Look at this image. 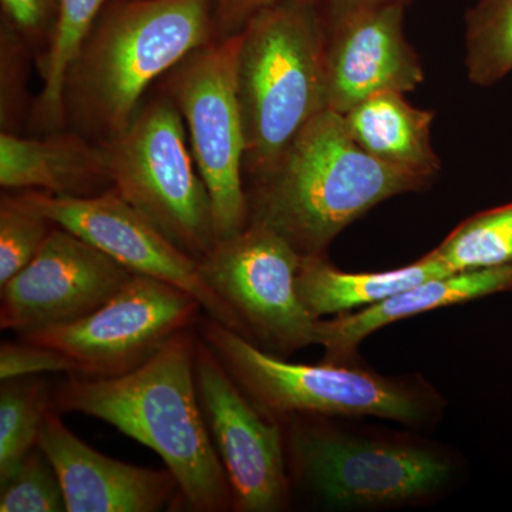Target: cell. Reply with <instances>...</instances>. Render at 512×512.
I'll return each mask as SVG.
<instances>
[{"label":"cell","mask_w":512,"mask_h":512,"mask_svg":"<svg viewBox=\"0 0 512 512\" xmlns=\"http://www.w3.org/2000/svg\"><path fill=\"white\" fill-rule=\"evenodd\" d=\"M453 274L431 252L402 268L384 272H345L326 255L302 256L296 291L313 318L365 309L436 276Z\"/></svg>","instance_id":"cell-19"},{"label":"cell","mask_w":512,"mask_h":512,"mask_svg":"<svg viewBox=\"0 0 512 512\" xmlns=\"http://www.w3.org/2000/svg\"><path fill=\"white\" fill-rule=\"evenodd\" d=\"M195 379L212 443L227 474L232 510L279 512L291 503L284 427L249 400L201 336Z\"/></svg>","instance_id":"cell-12"},{"label":"cell","mask_w":512,"mask_h":512,"mask_svg":"<svg viewBox=\"0 0 512 512\" xmlns=\"http://www.w3.org/2000/svg\"><path fill=\"white\" fill-rule=\"evenodd\" d=\"M302 255L274 229L249 224L200 261L207 284L237 313L247 338L286 357L316 345L319 319L306 311L296 275Z\"/></svg>","instance_id":"cell-9"},{"label":"cell","mask_w":512,"mask_h":512,"mask_svg":"<svg viewBox=\"0 0 512 512\" xmlns=\"http://www.w3.org/2000/svg\"><path fill=\"white\" fill-rule=\"evenodd\" d=\"M211 0H126L90 33L66 96L80 119L116 136L148 86L211 42Z\"/></svg>","instance_id":"cell-6"},{"label":"cell","mask_w":512,"mask_h":512,"mask_svg":"<svg viewBox=\"0 0 512 512\" xmlns=\"http://www.w3.org/2000/svg\"><path fill=\"white\" fill-rule=\"evenodd\" d=\"M201 303L177 286L133 274L113 298L74 322L22 340L59 350L87 377L126 375L200 320Z\"/></svg>","instance_id":"cell-10"},{"label":"cell","mask_w":512,"mask_h":512,"mask_svg":"<svg viewBox=\"0 0 512 512\" xmlns=\"http://www.w3.org/2000/svg\"><path fill=\"white\" fill-rule=\"evenodd\" d=\"M0 488L2 512L66 511V498L59 476L39 447L30 451L15 476Z\"/></svg>","instance_id":"cell-25"},{"label":"cell","mask_w":512,"mask_h":512,"mask_svg":"<svg viewBox=\"0 0 512 512\" xmlns=\"http://www.w3.org/2000/svg\"><path fill=\"white\" fill-rule=\"evenodd\" d=\"M404 94H373L343 117L350 136L367 154L431 181L440 170L431 147L434 114L412 106Z\"/></svg>","instance_id":"cell-18"},{"label":"cell","mask_w":512,"mask_h":512,"mask_svg":"<svg viewBox=\"0 0 512 512\" xmlns=\"http://www.w3.org/2000/svg\"><path fill=\"white\" fill-rule=\"evenodd\" d=\"M406 5L372 6L330 18L326 37V109L346 114L382 92L423 83L419 55L404 36Z\"/></svg>","instance_id":"cell-14"},{"label":"cell","mask_w":512,"mask_h":512,"mask_svg":"<svg viewBox=\"0 0 512 512\" xmlns=\"http://www.w3.org/2000/svg\"><path fill=\"white\" fill-rule=\"evenodd\" d=\"M198 332L249 400L278 421L301 414L377 417L421 431L436 427L446 412L443 394L417 373L384 376L362 365L288 362L210 316Z\"/></svg>","instance_id":"cell-4"},{"label":"cell","mask_w":512,"mask_h":512,"mask_svg":"<svg viewBox=\"0 0 512 512\" xmlns=\"http://www.w3.org/2000/svg\"><path fill=\"white\" fill-rule=\"evenodd\" d=\"M241 33L238 92L245 168L258 180L326 110V18L319 0H276Z\"/></svg>","instance_id":"cell-5"},{"label":"cell","mask_w":512,"mask_h":512,"mask_svg":"<svg viewBox=\"0 0 512 512\" xmlns=\"http://www.w3.org/2000/svg\"><path fill=\"white\" fill-rule=\"evenodd\" d=\"M16 197L52 224L111 256L131 274L151 276L190 293L211 319L247 338L237 313L205 281L200 261L165 237L114 188L84 197L36 190Z\"/></svg>","instance_id":"cell-11"},{"label":"cell","mask_w":512,"mask_h":512,"mask_svg":"<svg viewBox=\"0 0 512 512\" xmlns=\"http://www.w3.org/2000/svg\"><path fill=\"white\" fill-rule=\"evenodd\" d=\"M50 407L37 447L55 467L67 512H156L180 495L170 470H151L104 456L67 429Z\"/></svg>","instance_id":"cell-15"},{"label":"cell","mask_w":512,"mask_h":512,"mask_svg":"<svg viewBox=\"0 0 512 512\" xmlns=\"http://www.w3.org/2000/svg\"><path fill=\"white\" fill-rule=\"evenodd\" d=\"M77 373L76 363L59 350L26 342H3L0 346V379H16L42 373Z\"/></svg>","instance_id":"cell-26"},{"label":"cell","mask_w":512,"mask_h":512,"mask_svg":"<svg viewBox=\"0 0 512 512\" xmlns=\"http://www.w3.org/2000/svg\"><path fill=\"white\" fill-rule=\"evenodd\" d=\"M430 252L450 272L512 268V202L467 218Z\"/></svg>","instance_id":"cell-22"},{"label":"cell","mask_w":512,"mask_h":512,"mask_svg":"<svg viewBox=\"0 0 512 512\" xmlns=\"http://www.w3.org/2000/svg\"><path fill=\"white\" fill-rule=\"evenodd\" d=\"M320 5H328L329 19L338 16L340 13L350 12V10L372 8V6L390 5V3H400L407 5L410 0H319Z\"/></svg>","instance_id":"cell-29"},{"label":"cell","mask_w":512,"mask_h":512,"mask_svg":"<svg viewBox=\"0 0 512 512\" xmlns=\"http://www.w3.org/2000/svg\"><path fill=\"white\" fill-rule=\"evenodd\" d=\"M510 291L512 268L453 272L427 279L376 305L359 309V312L319 319L316 345L323 349L320 362L339 366L362 365L360 345L377 330L423 313Z\"/></svg>","instance_id":"cell-16"},{"label":"cell","mask_w":512,"mask_h":512,"mask_svg":"<svg viewBox=\"0 0 512 512\" xmlns=\"http://www.w3.org/2000/svg\"><path fill=\"white\" fill-rule=\"evenodd\" d=\"M131 276L111 256L53 224L33 261L2 286L0 328L22 336L82 319Z\"/></svg>","instance_id":"cell-13"},{"label":"cell","mask_w":512,"mask_h":512,"mask_svg":"<svg viewBox=\"0 0 512 512\" xmlns=\"http://www.w3.org/2000/svg\"><path fill=\"white\" fill-rule=\"evenodd\" d=\"M276 0H217V20L225 36L244 28L252 15Z\"/></svg>","instance_id":"cell-28"},{"label":"cell","mask_w":512,"mask_h":512,"mask_svg":"<svg viewBox=\"0 0 512 512\" xmlns=\"http://www.w3.org/2000/svg\"><path fill=\"white\" fill-rule=\"evenodd\" d=\"M110 184L177 247L201 261L217 244L210 194L194 168L183 116L170 96L138 109L103 144Z\"/></svg>","instance_id":"cell-7"},{"label":"cell","mask_w":512,"mask_h":512,"mask_svg":"<svg viewBox=\"0 0 512 512\" xmlns=\"http://www.w3.org/2000/svg\"><path fill=\"white\" fill-rule=\"evenodd\" d=\"M241 33L198 47L171 70L167 96L187 121L192 156L208 194L218 241L249 225L245 130L238 92Z\"/></svg>","instance_id":"cell-8"},{"label":"cell","mask_w":512,"mask_h":512,"mask_svg":"<svg viewBox=\"0 0 512 512\" xmlns=\"http://www.w3.org/2000/svg\"><path fill=\"white\" fill-rule=\"evenodd\" d=\"M106 0H59L50 45L43 59V90L37 103L40 120L59 124L70 70L79 59Z\"/></svg>","instance_id":"cell-20"},{"label":"cell","mask_w":512,"mask_h":512,"mask_svg":"<svg viewBox=\"0 0 512 512\" xmlns=\"http://www.w3.org/2000/svg\"><path fill=\"white\" fill-rule=\"evenodd\" d=\"M59 0H2L9 19L25 32H39L55 20Z\"/></svg>","instance_id":"cell-27"},{"label":"cell","mask_w":512,"mask_h":512,"mask_svg":"<svg viewBox=\"0 0 512 512\" xmlns=\"http://www.w3.org/2000/svg\"><path fill=\"white\" fill-rule=\"evenodd\" d=\"M430 181L367 154L343 114L323 110L248 195L249 224L282 235L302 256L326 255L335 238L380 202Z\"/></svg>","instance_id":"cell-3"},{"label":"cell","mask_w":512,"mask_h":512,"mask_svg":"<svg viewBox=\"0 0 512 512\" xmlns=\"http://www.w3.org/2000/svg\"><path fill=\"white\" fill-rule=\"evenodd\" d=\"M466 66L477 86L512 72V0H477L466 16Z\"/></svg>","instance_id":"cell-23"},{"label":"cell","mask_w":512,"mask_h":512,"mask_svg":"<svg viewBox=\"0 0 512 512\" xmlns=\"http://www.w3.org/2000/svg\"><path fill=\"white\" fill-rule=\"evenodd\" d=\"M110 183L101 148L83 138L56 136L46 140L0 136V184L8 190L33 188L59 195L92 194Z\"/></svg>","instance_id":"cell-17"},{"label":"cell","mask_w":512,"mask_h":512,"mask_svg":"<svg viewBox=\"0 0 512 512\" xmlns=\"http://www.w3.org/2000/svg\"><path fill=\"white\" fill-rule=\"evenodd\" d=\"M47 384L36 376L2 380L0 387V487L37 447L40 427L50 409Z\"/></svg>","instance_id":"cell-21"},{"label":"cell","mask_w":512,"mask_h":512,"mask_svg":"<svg viewBox=\"0 0 512 512\" xmlns=\"http://www.w3.org/2000/svg\"><path fill=\"white\" fill-rule=\"evenodd\" d=\"M284 427L289 478L323 511L426 507L463 484L466 461L419 431L292 416Z\"/></svg>","instance_id":"cell-2"},{"label":"cell","mask_w":512,"mask_h":512,"mask_svg":"<svg viewBox=\"0 0 512 512\" xmlns=\"http://www.w3.org/2000/svg\"><path fill=\"white\" fill-rule=\"evenodd\" d=\"M197 336L187 329L126 375L72 377L50 393L59 413L106 421L156 451L188 510H232L227 474L212 443L195 379Z\"/></svg>","instance_id":"cell-1"},{"label":"cell","mask_w":512,"mask_h":512,"mask_svg":"<svg viewBox=\"0 0 512 512\" xmlns=\"http://www.w3.org/2000/svg\"><path fill=\"white\" fill-rule=\"evenodd\" d=\"M53 224L18 197L0 204V286L33 261Z\"/></svg>","instance_id":"cell-24"}]
</instances>
